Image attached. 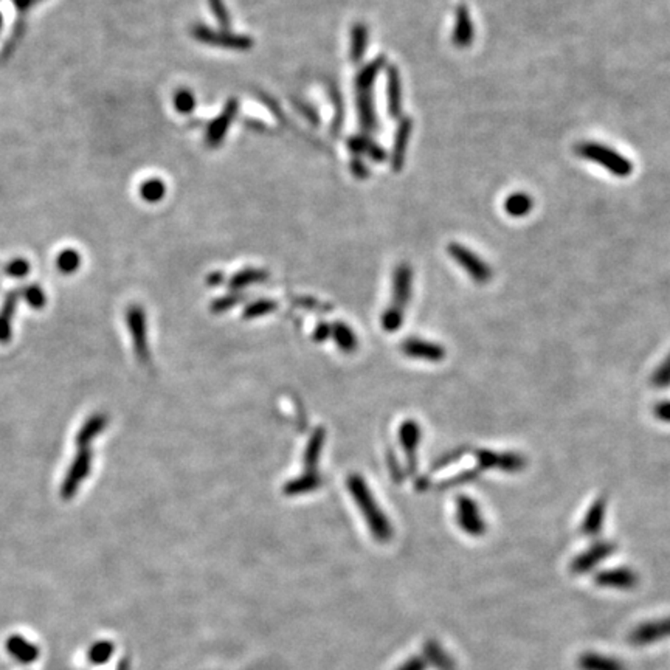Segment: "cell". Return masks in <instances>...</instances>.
<instances>
[{"label":"cell","instance_id":"cell-44","mask_svg":"<svg viewBox=\"0 0 670 670\" xmlns=\"http://www.w3.org/2000/svg\"><path fill=\"white\" fill-rule=\"evenodd\" d=\"M5 315L0 317V341H6L11 337V326H10V315H11V306H6L5 309Z\"/></svg>","mask_w":670,"mask_h":670},{"label":"cell","instance_id":"cell-46","mask_svg":"<svg viewBox=\"0 0 670 670\" xmlns=\"http://www.w3.org/2000/svg\"><path fill=\"white\" fill-rule=\"evenodd\" d=\"M295 106H297L298 111L306 116L307 120H312V123H315V124L318 123V116H317V114H315L312 106H309V104H306V103H301V101H295Z\"/></svg>","mask_w":670,"mask_h":670},{"label":"cell","instance_id":"cell-25","mask_svg":"<svg viewBox=\"0 0 670 670\" xmlns=\"http://www.w3.org/2000/svg\"><path fill=\"white\" fill-rule=\"evenodd\" d=\"M532 199L526 192H514L505 200V212L512 217H523L532 209Z\"/></svg>","mask_w":670,"mask_h":670},{"label":"cell","instance_id":"cell-15","mask_svg":"<svg viewBox=\"0 0 670 670\" xmlns=\"http://www.w3.org/2000/svg\"><path fill=\"white\" fill-rule=\"evenodd\" d=\"M607 515V497L599 495L591 502V506L586 510L583 520L581 523L579 531L585 537H598L602 527H604Z\"/></svg>","mask_w":670,"mask_h":670},{"label":"cell","instance_id":"cell-45","mask_svg":"<svg viewBox=\"0 0 670 670\" xmlns=\"http://www.w3.org/2000/svg\"><path fill=\"white\" fill-rule=\"evenodd\" d=\"M351 171H353V174L356 175L357 179H368L370 177V170H368V166L360 160L358 157L353 158V162H351Z\"/></svg>","mask_w":670,"mask_h":670},{"label":"cell","instance_id":"cell-19","mask_svg":"<svg viewBox=\"0 0 670 670\" xmlns=\"http://www.w3.org/2000/svg\"><path fill=\"white\" fill-rule=\"evenodd\" d=\"M387 98H388V114L391 119L402 116V79L400 72L396 65H388L387 69Z\"/></svg>","mask_w":670,"mask_h":670},{"label":"cell","instance_id":"cell-38","mask_svg":"<svg viewBox=\"0 0 670 670\" xmlns=\"http://www.w3.org/2000/svg\"><path fill=\"white\" fill-rule=\"evenodd\" d=\"M471 451H472V450L468 449V447H458V449H455V450L447 451V454H444L441 458L436 459V463H433L432 472L441 471V468H444V467H447V466H451V464L458 463V461H459L461 458H463V456L467 455V454H471Z\"/></svg>","mask_w":670,"mask_h":670},{"label":"cell","instance_id":"cell-1","mask_svg":"<svg viewBox=\"0 0 670 670\" xmlns=\"http://www.w3.org/2000/svg\"><path fill=\"white\" fill-rule=\"evenodd\" d=\"M348 488L351 493H353L358 507L362 509L366 523L371 527L374 537L380 542H388L392 537V527L387 515L382 512L379 505H377L374 497L371 495V492L368 489L363 478H360L357 475H351L348 480Z\"/></svg>","mask_w":670,"mask_h":670},{"label":"cell","instance_id":"cell-6","mask_svg":"<svg viewBox=\"0 0 670 670\" xmlns=\"http://www.w3.org/2000/svg\"><path fill=\"white\" fill-rule=\"evenodd\" d=\"M456 523L467 535L473 539L483 537L488 531V523L481 514V507L473 498L459 495L456 498Z\"/></svg>","mask_w":670,"mask_h":670},{"label":"cell","instance_id":"cell-12","mask_svg":"<svg viewBox=\"0 0 670 670\" xmlns=\"http://www.w3.org/2000/svg\"><path fill=\"white\" fill-rule=\"evenodd\" d=\"M422 439V430L414 419H408L399 429V441L407 456V464L410 473L416 472L417 466V447Z\"/></svg>","mask_w":670,"mask_h":670},{"label":"cell","instance_id":"cell-17","mask_svg":"<svg viewBox=\"0 0 670 670\" xmlns=\"http://www.w3.org/2000/svg\"><path fill=\"white\" fill-rule=\"evenodd\" d=\"M128 323L129 331L132 334L133 345H136L137 354L140 356L141 362L148 360V343H146V320L143 309L138 306H132L128 312Z\"/></svg>","mask_w":670,"mask_h":670},{"label":"cell","instance_id":"cell-14","mask_svg":"<svg viewBox=\"0 0 670 670\" xmlns=\"http://www.w3.org/2000/svg\"><path fill=\"white\" fill-rule=\"evenodd\" d=\"M412 132H413V120L410 119V116L400 119L396 133H395V143H392V150H391L392 171L399 172L405 165L407 148L410 143V138H412Z\"/></svg>","mask_w":670,"mask_h":670},{"label":"cell","instance_id":"cell-4","mask_svg":"<svg viewBox=\"0 0 670 670\" xmlns=\"http://www.w3.org/2000/svg\"><path fill=\"white\" fill-rule=\"evenodd\" d=\"M476 459V467L480 471H501L505 473H518L526 468V456L517 454V451H497L489 449L472 450Z\"/></svg>","mask_w":670,"mask_h":670},{"label":"cell","instance_id":"cell-11","mask_svg":"<svg viewBox=\"0 0 670 670\" xmlns=\"http://www.w3.org/2000/svg\"><path fill=\"white\" fill-rule=\"evenodd\" d=\"M400 349H402V353L410 358L424 360V362H430V363H439L447 356L446 349H444V346L439 345V343L417 339V337L404 340Z\"/></svg>","mask_w":670,"mask_h":670},{"label":"cell","instance_id":"cell-21","mask_svg":"<svg viewBox=\"0 0 670 670\" xmlns=\"http://www.w3.org/2000/svg\"><path fill=\"white\" fill-rule=\"evenodd\" d=\"M581 670H627V666L613 657L600 655L596 652L582 653L577 659Z\"/></svg>","mask_w":670,"mask_h":670},{"label":"cell","instance_id":"cell-37","mask_svg":"<svg viewBox=\"0 0 670 670\" xmlns=\"http://www.w3.org/2000/svg\"><path fill=\"white\" fill-rule=\"evenodd\" d=\"M207 4L209 6V10H212L214 19L219 22L222 30H230L231 18L224 0H207Z\"/></svg>","mask_w":670,"mask_h":670},{"label":"cell","instance_id":"cell-28","mask_svg":"<svg viewBox=\"0 0 670 670\" xmlns=\"http://www.w3.org/2000/svg\"><path fill=\"white\" fill-rule=\"evenodd\" d=\"M106 422H107L106 417L101 416V414H97L94 417H90L89 421L82 425V429L79 430L77 442L79 444V446H86V444L94 439L97 434H99L103 432V429L106 427Z\"/></svg>","mask_w":670,"mask_h":670},{"label":"cell","instance_id":"cell-5","mask_svg":"<svg viewBox=\"0 0 670 670\" xmlns=\"http://www.w3.org/2000/svg\"><path fill=\"white\" fill-rule=\"evenodd\" d=\"M447 250L449 255L454 258V261L463 267L466 273L471 276L475 282L485 284L492 280L493 273L490 265L476 255L475 251L468 250L466 246L458 244V242H451Z\"/></svg>","mask_w":670,"mask_h":670},{"label":"cell","instance_id":"cell-3","mask_svg":"<svg viewBox=\"0 0 670 670\" xmlns=\"http://www.w3.org/2000/svg\"><path fill=\"white\" fill-rule=\"evenodd\" d=\"M191 35L205 45L229 48L234 50V52H248L255 45L251 36L236 35V33H231L230 30H214L202 23H196L191 28Z\"/></svg>","mask_w":670,"mask_h":670},{"label":"cell","instance_id":"cell-32","mask_svg":"<svg viewBox=\"0 0 670 670\" xmlns=\"http://www.w3.org/2000/svg\"><path fill=\"white\" fill-rule=\"evenodd\" d=\"M79 264H81V256H79V253L77 250H72V248H67V250L61 251V253L57 255V259H56L57 269H60L65 275H70L73 272H77Z\"/></svg>","mask_w":670,"mask_h":670},{"label":"cell","instance_id":"cell-47","mask_svg":"<svg viewBox=\"0 0 670 670\" xmlns=\"http://www.w3.org/2000/svg\"><path fill=\"white\" fill-rule=\"evenodd\" d=\"M399 670H425V663L422 658H412L402 666Z\"/></svg>","mask_w":670,"mask_h":670},{"label":"cell","instance_id":"cell-31","mask_svg":"<svg viewBox=\"0 0 670 670\" xmlns=\"http://www.w3.org/2000/svg\"><path fill=\"white\" fill-rule=\"evenodd\" d=\"M334 339L337 341L340 349L345 351V353H353L357 346V339L354 332L343 323H337L334 326Z\"/></svg>","mask_w":670,"mask_h":670},{"label":"cell","instance_id":"cell-16","mask_svg":"<svg viewBox=\"0 0 670 670\" xmlns=\"http://www.w3.org/2000/svg\"><path fill=\"white\" fill-rule=\"evenodd\" d=\"M356 98L360 128L365 133H375L379 131V121L375 115L373 90H356Z\"/></svg>","mask_w":670,"mask_h":670},{"label":"cell","instance_id":"cell-33","mask_svg":"<svg viewBox=\"0 0 670 670\" xmlns=\"http://www.w3.org/2000/svg\"><path fill=\"white\" fill-rule=\"evenodd\" d=\"M481 473H483V472L480 471V467L466 468V471L454 475V476H451V478H449V480H446V481H442V483L438 485V489H451V488H458V485L468 484V483H472V481H475L476 478H478V476H480Z\"/></svg>","mask_w":670,"mask_h":670},{"label":"cell","instance_id":"cell-42","mask_svg":"<svg viewBox=\"0 0 670 670\" xmlns=\"http://www.w3.org/2000/svg\"><path fill=\"white\" fill-rule=\"evenodd\" d=\"M25 297L33 307H42L45 304V295L39 286H31L25 290Z\"/></svg>","mask_w":670,"mask_h":670},{"label":"cell","instance_id":"cell-34","mask_svg":"<svg viewBox=\"0 0 670 670\" xmlns=\"http://www.w3.org/2000/svg\"><path fill=\"white\" fill-rule=\"evenodd\" d=\"M324 441V433L322 430H317L312 439L309 441L307 449H306V455H304V464L307 468H314L318 463V456H320L322 446Z\"/></svg>","mask_w":670,"mask_h":670},{"label":"cell","instance_id":"cell-10","mask_svg":"<svg viewBox=\"0 0 670 670\" xmlns=\"http://www.w3.org/2000/svg\"><path fill=\"white\" fill-rule=\"evenodd\" d=\"M594 583L600 588L611 590H633L639 583V576L632 568L617 566L599 571L594 576Z\"/></svg>","mask_w":670,"mask_h":670},{"label":"cell","instance_id":"cell-20","mask_svg":"<svg viewBox=\"0 0 670 670\" xmlns=\"http://www.w3.org/2000/svg\"><path fill=\"white\" fill-rule=\"evenodd\" d=\"M475 36V28L471 19V14H468V10L466 5H459L456 8V14H455V28H454V36H451V40L454 44L459 48H466L473 42Z\"/></svg>","mask_w":670,"mask_h":670},{"label":"cell","instance_id":"cell-39","mask_svg":"<svg viewBox=\"0 0 670 670\" xmlns=\"http://www.w3.org/2000/svg\"><path fill=\"white\" fill-rule=\"evenodd\" d=\"M329 94H331V98H332V103H334V106H335V111H337V116H335V119H334L332 131H334V132H339V131L341 129V124H343V103H341V98H340L337 90H334V89L331 87Z\"/></svg>","mask_w":670,"mask_h":670},{"label":"cell","instance_id":"cell-41","mask_svg":"<svg viewBox=\"0 0 670 670\" xmlns=\"http://www.w3.org/2000/svg\"><path fill=\"white\" fill-rule=\"evenodd\" d=\"M276 304L272 303V301H267V300H261V301H256L255 304H251L248 309H247V312H246V317H259V315H265L267 312H270L272 309H275Z\"/></svg>","mask_w":670,"mask_h":670},{"label":"cell","instance_id":"cell-18","mask_svg":"<svg viewBox=\"0 0 670 670\" xmlns=\"http://www.w3.org/2000/svg\"><path fill=\"white\" fill-rule=\"evenodd\" d=\"M90 464H92L90 451H81V454L78 455V458L75 459L70 472H69V475H67V478L64 481L62 490H61L64 498L69 500V498H72L73 493L77 492L79 483L89 475Z\"/></svg>","mask_w":670,"mask_h":670},{"label":"cell","instance_id":"cell-2","mask_svg":"<svg viewBox=\"0 0 670 670\" xmlns=\"http://www.w3.org/2000/svg\"><path fill=\"white\" fill-rule=\"evenodd\" d=\"M574 150L579 157L600 165L616 177H628L633 171V165L627 157L605 145L596 143V141H582V143L576 145Z\"/></svg>","mask_w":670,"mask_h":670},{"label":"cell","instance_id":"cell-52","mask_svg":"<svg viewBox=\"0 0 670 670\" xmlns=\"http://www.w3.org/2000/svg\"><path fill=\"white\" fill-rule=\"evenodd\" d=\"M35 2H38V0H35Z\"/></svg>","mask_w":670,"mask_h":670},{"label":"cell","instance_id":"cell-36","mask_svg":"<svg viewBox=\"0 0 670 670\" xmlns=\"http://www.w3.org/2000/svg\"><path fill=\"white\" fill-rule=\"evenodd\" d=\"M174 106L182 115H188L196 109V97L188 89H180L174 95Z\"/></svg>","mask_w":670,"mask_h":670},{"label":"cell","instance_id":"cell-13","mask_svg":"<svg viewBox=\"0 0 670 670\" xmlns=\"http://www.w3.org/2000/svg\"><path fill=\"white\" fill-rule=\"evenodd\" d=\"M670 638V617L659 619L641 624L630 633V642L635 646H647V644Z\"/></svg>","mask_w":670,"mask_h":670},{"label":"cell","instance_id":"cell-8","mask_svg":"<svg viewBox=\"0 0 670 670\" xmlns=\"http://www.w3.org/2000/svg\"><path fill=\"white\" fill-rule=\"evenodd\" d=\"M413 292V270L408 264H400L396 267L392 275V301L388 309L397 314H405V307L412 300Z\"/></svg>","mask_w":670,"mask_h":670},{"label":"cell","instance_id":"cell-27","mask_svg":"<svg viewBox=\"0 0 670 670\" xmlns=\"http://www.w3.org/2000/svg\"><path fill=\"white\" fill-rule=\"evenodd\" d=\"M140 196L143 197L148 204H158L162 202L166 196V183L162 179H148L140 187Z\"/></svg>","mask_w":670,"mask_h":670},{"label":"cell","instance_id":"cell-43","mask_svg":"<svg viewBox=\"0 0 670 670\" xmlns=\"http://www.w3.org/2000/svg\"><path fill=\"white\" fill-rule=\"evenodd\" d=\"M653 416L661 422L670 424V400H661L653 405Z\"/></svg>","mask_w":670,"mask_h":670},{"label":"cell","instance_id":"cell-49","mask_svg":"<svg viewBox=\"0 0 670 670\" xmlns=\"http://www.w3.org/2000/svg\"><path fill=\"white\" fill-rule=\"evenodd\" d=\"M328 334H329V329L326 328V326H320V328H318V329H317V332H315V335H317V339H318V340H322V339L324 340L326 337H328Z\"/></svg>","mask_w":670,"mask_h":670},{"label":"cell","instance_id":"cell-23","mask_svg":"<svg viewBox=\"0 0 670 670\" xmlns=\"http://www.w3.org/2000/svg\"><path fill=\"white\" fill-rule=\"evenodd\" d=\"M385 65H387V57L385 56L375 57L374 61L363 65L362 70L357 73L356 90H373L374 82L379 77V73L385 69Z\"/></svg>","mask_w":670,"mask_h":670},{"label":"cell","instance_id":"cell-48","mask_svg":"<svg viewBox=\"0 0 670 670\" xmlns=\"http://www.w3.org/2000/svg\"><path fill=\"white\" fill-rule=\"evenodd\" d=\"M238 301H239L238 297H227L224 300H217L214 303V309H217V311H222V309H227L231 304H236Z\"/></svg>","mask_w":670,"mask_h":670},{"label":"cell","instance_id":"cell-22","mask_svg":"<svg viewBox=\"0 0 670 670\" xmlns=\"http://www.w3.org/2000/svg\"><path fill=\"white\" fill-rule=\"evenodd\" d=\"M348 148L351 153H354L357 155L365 154L375 163H382L387 160V150H385L379 143H375L374 140H371L368 136H354L348 140Z\"/></svg>","mask_w":670,"mask_h":670},{"label":"cell","instance_id":"cell-26","mask_svg":"<svg viewBox=\"0 0 670 670\" xmlns=\"http://www.w3.org/2000/svg\"><path fill=\"white\" fill-rule=\"evenodd\" d=\"M425 655L432 661V664L438 670H455L454 659L450 658L449 653L441 647V644L436 641H429L425 644Z\"/></svg>","mask_w":670,"mask_h":670},{"label":"cell","instance_id":"cell-9","mask_svg":"<svg viewBox=\"0 0 670 670\" xmlns=\"http://www.w3.org/2000/svg\"><path fill=\"white\" fill-rule=\"evenodd\" d=\"M238 111H239L238 99L230 98L227 101V104L224 106L221 115L216 116V119L208 124L205 141H207V145L209 148L214 149V148L222 145V141L225 140V136H227V132L230 129L233 120L236 119Z\"/></svg>","mask_w":670,"mask_h":670},{"label":"cell","instance_id":"cell-30","mask_svg":"<svg viewBox=\"0 0 670 670\" xmlns=\"http://www.w3.org/2000/svg\"><path fill=\"white\" fill-rule=\"evenodd\" d=\"M322 478L315 472H307L303 478L293 480L292 483L287 484V488L284 489V492H287L289 495H295V493H304L309 490H315L318 485H320Z\"/></svg>","mask_w":670,"mask_h":670},{"label":"cell","instance_id":"cell-50","mask_svg":"<svg viewBox=\"0 0 670 670\" xmlns=\"http://www.w3.org/2000/svg\"><path fill=\"white\" fill-rule=\"evenodd\" d=\"M222 280H224V276H222V273H219V272L212 273V275H209V278H208V281L212 282V284H217V282H221Z\"/></svg>","mask_w":670,"mask_h":670},{"label":"cell","instance_id":"cell-24","mask_svg":"<svg viewBox=\"0 0 670 670\" xmlns=\"http://www.w3.org/2000/svg\"><path fill=\"white\" fill-rule=\"evenodd\" d=\"M368 38H370V33H368V27L365 23H356L353 27V31H351V60L353 62H360L363 60V56L366 53V47H368Z\"/></svg>","mask_w":670,"mask_h":670},{"label":"cell","instance_id":"cell-29","mask_svg":"<svg viewBox=\"0 0 670 670\" xmlns=\"http://www.w3.org/2000/svg\"><path fill=\"white\" fill-rule=\"evenodd\" d=\"M269 278V273L265 270H259V269H246L239 273H236L230 281L231 289H242L247 287L250 284L259 282Z\"/></svg>","mask_w":670,"mask_h":670},{"label":"cell","instance_id":"cell-35","mask_svg":"<svg viewBox=\"0 0 670 670\" xmlns=\"http://www.w3.org/2000/svg\"><path fill=\"white\" fill-rule=\"evenodd\" d=\"M650 383L657 390L670 388V354L661 362V365L653 371L650 377Z\"/></svg>","mask_w":670,"mask_h":670},{"label":"cell","instance_id":"cell-7","mask_svg":"<svg viewBox=\"0 0 670 670\" xmlns=\"http://www.w3.org/2000/svg\"><path fill=\"white\" fill-rule=\"evenodd\" d=\"M616 548H617L616 543L608 542V540H599L596 543H593L588 549L582 551L581 554H577L573 559V562L569 564V571H571L574 576L588 574L594 568L604 562V560H607L610 556H613L616 552Z\"/></svg>","mask_w":670,"mask_h":670},{"label":"cell","instance_id":"cell-40","mask_svg":"<svg viewBox=\"0 0 670 670\" xmlns=\"http://www.w3.org/2000/svg\"><path fill=\"white\" fill-rule=\"evenodd\" d=\"M8 275H11L14 276V278H23V276H27L28 272H30V264L28 261H25V259H14V261L10 263V265H8V269H6Z\"/></svg>","mask_w":670,"mask_h":670},{"label":"cell","instance_id":"cell-51","mask_svg":"<svg viewBox=\"0 0 670 670\" xmlns=\"http://www.w3.org/2000/svg\"><path fill=\"white\" fill-rule=\"evenodd\" d=\"M0 25H2V18H0Z\"/></svg>","mask_w":670,"mask_h":670}]
</instances>
